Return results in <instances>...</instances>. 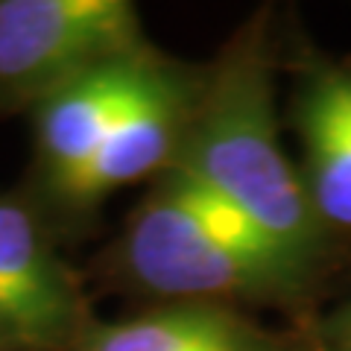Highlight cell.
Here are the masks:
<instances>
[{
  "mask_svg": "<svg viewBox=\"0 0 351 351\" xmlns=\"http://www.w3.org/2000/svg\"><path fill=\"white\" fill-rule=\"evenodd\" d=\"M158 59L161 53L149 47L135 56L108 62L44 97L29 112L36 161L32 176L44 205L103 147L106 135L147 85Z\"/></svg>",
  "mask_w": 351,
  "mask_h": 351,
  "instance_id": "cell-6",
  "label": "cell"
},
{
  "mask_svg": "<svg viewBox=\"0 0 351 351\" xmlns=\"http://www.w3.org/2000/svg\"><path fill=\"white\" fill-rule=\"evenodd\" d=\"M208 82V68L161 56L147 85L106 135L91 161L47 202L62 219H82L106 196L147 176H161L179 156Z\"/></svg>",
  "mask_w": 351,
  "mask_h": 351,
  "instance_id": "cell-4",
  "label": "cell"
},
{
  "mask_svg": "<svg viewBox=\"0 0 351 351\" xmlns=\"http://www.w3.org/2000/svg\"><path fill=\"white\" fill-rule=\"evenodd\" d=\"M152 44L129 0H0V112L44 97Z\"/></svg>",
  "mask_w": 351,
  "mask_h": 351,
  "instance_id": "cell-3",
  "label": "cell"
},
{
  "mask_svg": "<svg viewBox=\"0 0 351 351\" xmlns=\"http://www.w3.org/2000/svg\"><path fill=\"white\" fill-rule=\"evenodd\" d=\"M68 351H313L252 322L234 304L173 302L126 319H91Z\"/></svg>",
  "mask_w": 351,
  "mask_h": 351,
  "instance_id": "cell-8",
  "label": "cell"
},
{
  "mask_svg": "<svg viewBox=\"0 0 351 351\" xmlns=\"http://www.w3.org/2000/svg\"><path fill=\"white\" fill-rule=\"evenodd\" d=\"M94 316L47 226L0 196V334L12 351H68Z\"/></svg>",
  "mask_w": 351,
  "mask_h": 351,
  "instance_id": "cell-5",
  "label": "cell"
},
{
  "mask_svg": "<svg viewBox=\"0 0 351 351\" xmlns=\"http://www.w3.org/2000/svg\"><path fill=\"white\" fill-rule=\"evenodd\" d=\"M313 351H351V295L316 325Z\"/></svg>",
  "mask_w": 351,
  "mask_h": 351,
  "instance_id": "cell-9",
  "label": "cell"
},
{
  "mask_svg": "<svg viewBox=\"0 0 351 351\" xmlns=\"http://www.w3.org/2000/svg\"><path fill=\"white\" fill-rule=\"evenodd\" d=\"M0 351H12V346L6 343V337H3V334H0Z\"/></svg>",
  "mask_w": 351,
  "mask_h": 351,
  "instance_id": "cell-10",
  "label": "cell"
},
{
  "mask_svg": "<svg viewBox=\"0 0 351 351\" xmlns=\"http://www.w3.org/2000/svg\"><path fill=\"white\" fill-rule=\"evenodd\" d=\"M170 167L226 199L295 276L313 281L328 232L278 138L276 68L263 18L208 64L205 91Z\"/></svg>",
  "mask_w": 351,
  "mask_h": 351,
  "instance_id": "cell-1",
  "label": "cell"
},
{
  "mask_svg": "<svg viewBox=\"0 0 351 351\" xmlns=\"http://www.w3.org/2000/svg\"><path fill=\"white\" fill-rule=\"evenodd\" d=\"M290 106L307 199L328 237L351 232V62H313Z\"/></svg>",
  "mask_w": 351,
  "mask_h": 351,
  "instance_id": "cell-7",
  "label": "cell"
},
{
  "mask_svg": "<svg viewBox=\"0 0 351 351\" xmlns=\"http://www.w3.org/2000/svg\"><path fill=\"white\" fill-rule=\"evenodd\" d=\"M114 252L120 276L161 304L290 302L307 290L281 261L208 223L170 170L129 214Z\"/></svg>",
  "mask_w": 351,
  "mask_h": 351,
  "instance_id": "cell-2",
  "label": "cell"
}]
</instances>
